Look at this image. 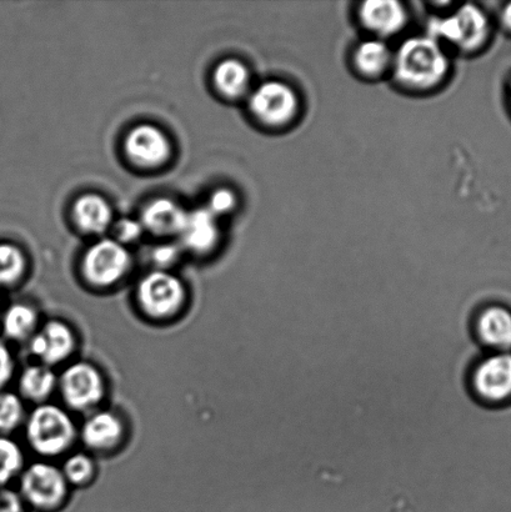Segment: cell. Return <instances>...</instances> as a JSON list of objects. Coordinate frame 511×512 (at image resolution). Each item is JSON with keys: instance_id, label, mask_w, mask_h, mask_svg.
<instances>
[{"instance_id": "83f0119b", "label": "cell", "mask_w": 511, "mask_h": 512, "mask_svg": "<svg viewBox=\"0 0 511 512\" xmlns=\"http://www.w3.org/2000/svg\"><path fill=\"white\" fill-rule=\"evenodd\" d=\"M143 232V224L135 220L124 219L118 224L117 234L122 242H134Z\"/></svg>"}, {"instance_id": "7a4b0ae2", "label": "cell", "mask_w": 511, "mask_h": 512, "mask_svg": "<svg viewBox=\"0 0 511 512\" xmlns=\"http://www.w3.org/2000/svg\"><path fill=\"white\" fill-rule=\"evenodd\" d=\"M78 431L68 411L54 404H40L25 420V436L35 453L54 458L72 448Z\"/></svg>"}, {"instance_id": "7c38bea8", "label": "cell", "mask_w": 511, "mask_h": 512, "mask_svg": "<svg viewBox=\"0 0 511 512\" xmlns=\"http://www.w3.org/2000/svg\"><path fill=\"white\" fill-rule=\"evenodd\" d=\"M123 420L112 411H94L84 421L80 438L89 450L108 453L117 449L124 436Z\"/></svg>"}, {"instance_id": "2e32d148", "label": "cell", "mask_w": 511, "mask_h": 512, "mask_svg": "<svg viewBox=\"0 0 511 512\" xmlns=\"http://www.w3.org/2000/svg\"><path fill=\"white\" fill-rule=\"evenodd\" d=\"M393 54L384 40L378 38L365 40L354 50V68L364 78L382 77L387 70H392Z\"/></svg>"}, {"instance_id": "9a60e30c", "label": "cell", "mask_w": 511, "mask_h": 512, "mask_svg": "<svg viewBox=\"0 0 511 512\" xmlns=\"http://www.w3.org/2000/svg\"><path fill=\"white\" fill-rule=\"evenodd\" d=\"M183 242L194 252H208L218 242L217 217L209 209L187 214L182 233Z\"/></svg>"}, {"instance_id": "ba28073f", "label": "cell", "mask_w": 511, "mask_h": 512, "mask_svg": "<svg viewBox=\"0 0 511 512\" xmlns=\"http://www.w3.org/2000/svg\"><path fill=\"white\" fill-rule=\"evenodd\" d=\"M472 390L484 403L498 404L511 398V353L497 351L475 366Z\"/></svg>"}, {"instance_id": "277c9868", "label": "cell", "mask_w": 511, "mask_h": 512, "mask_svg": "<svg viewBox=\"0 0 511 512\" xmlns=\"http://www.w3.org/2000/svg\"><path fill=\"white\" fill-rule=\"evenodd\" d=\"M139 308L149 318H173L182 309L185 289L182 281L167 271L157 270L140 280L137 290Z\"/></svg>"}, {"instance_id": "5b68a950", "label": "cell", "mask_w": 511, "mask_h": 512, "mask_svg": "<svg viewBox=\"0 0 511 512\" xmlns=\"http://www.w3.org/2000/svg\"><path fill=\"white\" fill-rule=\"evenodd\" d=\"M249 108L260 123L267 127L283 128L297 118L300 103L298 94L290 85L269 80L250 94Z\"/></svg>"}, {"instance_id": "f1b7e54d", "label": "cell", "mask_w": 511, "mask_h": 512, "mask_svg": "<svg viewBox=\"0 0 511 512\" xmlns=\"http://www.w3.org/2000/svg\"><path fill=\"white\" fill-rule=\"evenodd\" d=\"M0 512H23V499L12 490L0 489Z\"/></svg>"}, {"instance_id": "6da1fadb", "label": "cell", "mask_w": 511, "mask_h": 512, "mask_svg": "<svg viewBox=\"0 0 511 512\" xmlns=\"http://www.w3.org/2000/svg\"><path fill=\"white\" fill-rule=\"evenodd\" d=\"M450 62L442 44L430 37L405 40L393 54L392 72L395 82L410 92H430L447 79Z\"/></svg>"}, {"instance_id": "603a6c76", "label": "cell", "mask_w": 511, "mask_h": 512, "mask_svg": "<svg viewBox=\"0 0 511 512\" xmlns=\"http://www.w3.org/2000/svg\"><path fill=\"white\" fill-rule=\"evenodd\" d=\"M23 399L10 391H0V435L13 433L24 423Z\"/></svg>"}, {"instance_id": "4fadbf2b", "label": "cell", "mask_w": 511, "mask_h": 512, "mask_svg": "<svg viewBox=\"0 0 511 512\" xmlns=\"http://www.w3.org/2000/svg\"><path fill=\"white\" fill-rule=\"evenodd\" d=\"M129 157L147 167L165 162L170 154L167 137L152 125H140L133 129L125 142Z\"/></svg>"}, {"instance_id": "9c48e42d", "label": "cell", "mask_w": 511, "mask_h": 512, "mask_svg": "<svg viewBox=\"0 0 511 512\" xmlns=\"http://www.w3.org/2000/svg\"><path fill=\"white\" fill-rule=\"evenodd\" d=\"M129 265L130 256L122 244L102 240L85 254L83 273L90 284L107 288L123 278Z\"/></svg>"}, {"instance_id": "ffe728a7", "label": "cell", "mask_w": 511, "mask_h": 512, "mask_svg": "<svg viewBox=\"0 0 511 512\" xmlns=\"http://www.w3.org/2000/svg\"><path fill=\"white\" fill-rule=\"evenodd\" d=\"M74 217L85 232L102 233L112 222V209L103 198L88 194L75 203Z\"/></svg>"}, {"instance_id": "3957f363", "label": "cell", "mask_w": 511, "mask_h": 512, "mask_svg": "<svg viewBox=\"0 0 511 512\" xmlns=\"http://www.w3.org/2000/svg\"><path fill=\"white\" fill-rule=\"evenodd\" d=\"M430 37L440 44H449L463 53L477 52L490 35L487 14L474 4H465L447 17L433 19L429 24Z\"/></svg>"}, {"instance_id": "4316f807", "label": "cell", "mask_w": 511, "mask_h": 512, "mask_svg": "<svg viewBox=\"0 0 511 512\" xmlns=\"http://www.w3.org/2000/svg\"><path fill=\"white\" fill-rule=\"evenodd\" d=\"M14 358L12 351L3 339H0V391L5 390L14 375Z\"/></svg>"}, {"instance_id": "52a82bcc", "label": "cell", "mask_w": 511, "mask_h": 512, "mask_svg": "<svg viewBox=\"0 0 511 512\" xmlns=\"http://www.w3.org/2000/svg\"><path fill=\"white\" fill-rule=\"evenodd\" d=\"M65 405L74 411H93L103 400L105 383L102 373L87 361L69 365L58 379Z\"/></svg>"}, {"instance_id": "484cf974", "label": "cell", "mask_w": 511, "mask_h": 512, "mask_svg": "<svg viewBox=\"0 0 511 512\" xmlns=\"http://www.w3.org/2000/svg\"><path fill=\"white\" fill-rule=\"evenodd\" d=\"M235 205H237V198H235L232 190L219 189L212 195L209 210L215 215V217H217V215H224L232 212Z\"/></svg>"}, {"instance_id": "5bb4252c", "label": "cell", "mask_w": 511, "mask_h": 512, "mask_svg": "<svg viewBox=\"0 0 511 512\" xmlns=\"http://www.w3.org/2000/svg\"><path fill=\"white\" fill-rule=\"evenodd\" d=\"M475 331L480 341L497 351L511 349V311L500 305L480 311L475 321Z\"/></svg>"}, {"instance_id": "44dd1931", "label": "cell", "mask_w": 511, "mask_h": 512, "mask_svg": "<svg viewBox=\"0 0 511 512\" xmlns=\"http://www.w3.org/2000/svg\"><path fill=\"white\" fill-rule=\"evenodd\" d=\"M214 80L220 92L227 97H242L249 88V70L239 60L227 59L215 69Z\"/></svg>"}, {"instance_id": "ac0fdd59", "label": "cell", "mask_w": 511, "mask_h": 512, "mask_svg": "<svg viewBox=\"0 0 511 512\" xmlns=\"http://www.w3.org/2000/svg\"><path fill=\"white\" fill-rule=\"evenodd\" d=\"M18 386L20 398L40 405L58 388V378L49 366L30 365L20 374Z\"/></svg>"}, {"instance_id": "8fae6325", "label": "cell", "mask_w": 511, "mask_h": 512, "mask_svg": "<svg viewBox=\"0 0 511 512\" xmlns=\"http://www.w3.org/2000/svg\"><path fill=\"white\" fill-rule=\"evenodd\" d=\"M358 15L363 27L382 40L402 32L408 22L407 9L395 0H370L360 4Z\"/></svg>"}, {"instance_id": "e0dca14e", "label": "cell", "mask_w": 511, "mask_h": 512, "mask_svg": "<svg viewBox=\"0 0 511 512\" xmlns=\"http://www.w3.org/2000/svg\"><path fill=\"white\" fill-rule=\"evenodd\" d=\"M187 214L169 199H158L145 208L143 227L158 235L182 233Z\"/></svg>"}, {"instance_id": "f546056e", "label": "cell", "mask_w": 511, "mask_h": 512, "mask_svg": "<svg viewBox=\"0 0 511 512\" xmlns=\"http://www.w3.org/2000/svg\"><path fill=\"white\" fill-rule=\"evenodd\" d=\"M175 254H177V252H175L174 248L163 247L157 249V252H155V259H157L160 264H167L175 258Z\"/></svg>"}, {"instance_id": "30bf717a", "label": "cell", "mask_w": 511, "mask_h": 512, "mask_svg": "<svg viewBox=\"0 0 511 512\" xmlns=\"http://www.w3.org/2000/svg\"><path fill=\"white\" fill-rule=\"evenodd\" d=\"M75 336L72 328L62 320H49L29 340V349L40 364L52 368L64 363L73 354Z\"/></svg>"}, {"instance_id": "d6986e66", "label": "cell", "mask_w": 511, "mask_h": 512, "mask_svg": "<svg viewBox=\"0 0 511 512\" xmlns=\"http://www.w3.org/2000/svg\"><path fill=\"white\" fill-rule=\"evenodd\" d=\"M0 321L5 338L18 343L29 341L39 329L37 310L24 303L10 305Z\"/></svg>"}, {"instance_id": "cb8c5ba5", "label": "cell", "mask_w": 511, "mask_h": 512, "mask_svg": "<svg viewBox=\"0 0 511 512\" xmlns=\"http://www.w3.org/2000/svg\"><path fill=\"white\" fill-rule=\"evenodd\" d=\"M25 260L18 248L0 244V286H9L22 278Z\"/></svg>"}, {"instance_id": "1f68e13d", "label": "cell", "mask_w": 511, "mask_h": 512, "mask_svg": "<svg viewBox=\"0 0 511 512\" xmlns=\"http://www.w3.org/2000/svg\"><path fill=\"white\" fill-rule=\"evenodd\" d=\"M510 95H511V84H510Z\"/></svg>"}, {"instance_id": "8992f818", "label": "cell", "mask_w": 511, "mask_h": 512, "mask_svg": "<svg viewBox=\"0 0 511 512\" xmlns=\"http://www.w3.org/2000/svg\"><path fill=\"white\" fill-rule=\"evenodd\" d=\"M68 485L62 470L40 461L20 474V498L35 509L54 510L67 498Z\"/></svg>"}, {"instance_id": "4dcf8cb0", "label": "cell", "mask_w": 511, "mask_h": 512, "mask_svg": "<svg viewBox=\"0 0 511 512\" xmlns=\"http://www.w3.org/2000/svg\"><path fill=\"white\" fill-rule=\"evenodd\" d=\"M502 22L505 29H508L511 33V3H509L503 10Z\"/></svg>"}, {"instance_id": "7402d4cb", "label": "cell", "mask_w": 511, "mask_h": 512, "mask_svg": "<svg viewBox=\"0 0 511 512\" xmlns=\"http://www.w3.org/2000/svg\"><path fill=\"white\" fill-rule=\"evenodd\" d=\"M24 470L22 448L8 436L0 435V489H5Z\"/></svg>"}, {"instance_id": "d4e9b609", "label": "cell", "mask_w": 511, "mask_h": 512, "mask_svg": "<svg viewBox=\"0 0 511 512\" xmlns=\"http://www.w3.org/2000/svg\"><path fill=\"white\" fill-rule=\"evenodd\" d=\"M62 473L69 485L82 486L93 479L95 473L94 461L83 453L70 455L63 465Z\"/></svg>"}]
</instances>
